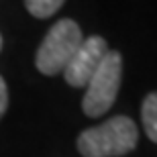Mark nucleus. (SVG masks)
Instances as JSON below:
<instances>
[{"label":"nucleus","instance_id":"obj_8","mask_svg":"<svg viewBox=\"0 0 157 157\" xmlns=\"http://www.w3.org/2000/svg\"><path fill=\"white\" fill-rule=\"evenodd\" d=\"M0 49H2V35H0Z\"/></svg>","mask_w":157,"mask_h":157},{"label":"nucleus","instance_id":"obj_5","mask_svg":"<svg viewBox=\"0 0 157 157\" xmlns=\"http://www.w3.org/2000/svg\"><path fill=\"white\" fill-rule=\"evenodd\" d=\"M141 121H143V128H145L147 137L157 143V92L147 94L141 106Z\"/></svg>","mask_w":157,"mask_h":157},{"label":"nucleus","instance_id":"obj_3","mask_svg":"<svg viewBox=\"0 0 157 157\" xmlns=\"http://www.w3.org/2000/svg\"><path fill=\"white\" fill-rule=\"evenodd\" d=\"M122 80V55L108 49L102 63L86 84V94L82 100V110L90 118H98L110 110L121 90Z\"/></svg>","mask_w":157,"mask_h":157},{"label":"nucleus","instance_id":"obj_7","mask_svg":"<svg viewBox=\"0 0 157 157\" xmlns=\"http://www.w3.org/2000/svg\"><path fill=\"white\" fill-rule=\"evenodd\" d=\"M6 108H8V88H6V82L0 76V118L4 117Z\"/></svg>","mask_w":157,"mask_h":157},{"label":"nucleus","instance_id":"obj_6","mask_svg":"<svg viewBox=\"0 0 157 157\" xmlns=\"http://www.w3.org/2000/svg\"><path fill=\"white\" fill-rule=\"evenodd\" d=\"M63 2L65 0H25V6L35 18H49L63 6Z\"/></svg>","mask_w":157,"mask_h":157},{"label":"nucleus","instance_id":"obj_4","mask_svg":"<svg viewBox=\"0 0 157 157\" xmlns=\"http://www.w3.org/2000/svg\"><path fill=\"white\" fill-rule=\"evenodd\" d=\"M108 53V43L104 37L92 35L82 41V45L71 55L70 63L65 65L63 78L71 88H84L90 78L96 74L98 65L102 63L104 55Z\"/></svg>","mask_w":157,"mask_h":157},{"label":"nucleus","instance_id":"obj_1","mask_svg":"<svg viewBox=\"0 0 157 157\" xmlns=\"http://www.w3.org/2000/svg\"><path fill=\"white\" fill-rule=\"evenodd\" d=\"M139 141V128L128 117H112L102 124L86 128L78 137V151L84 157H121L131 153Z\"/></svg>","mask_w":157,"mask_h":157},{"label":"nucleus","instance_id":"obj_2","mask_svg":"<svg viewBox=\"0 0 157 157\" xmlns=\"http://www.w3.org/2000/svg\"><path fill=\"white\" fill-rule=\"evenodd\" d=\"M82 29L71 18H61L47 31L45 39L41 41L35 55L37 70L45 76H55L65 70L71 55L82 45Z\"/></svg>","mask_w":157,"mask_h":157}]
</instances>
